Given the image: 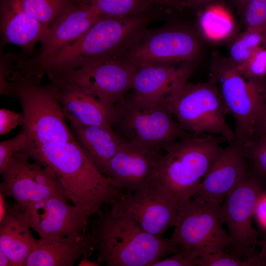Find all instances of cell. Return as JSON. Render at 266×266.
I'll return each mask as SVG.
<instances>
[{"instance_id": "cell-42", "label": "cell", "mask_w": 266, "mask_h": 266, "mask_svg": "<svg viewBox=\"0 0 266 266\" xmlns=\"http://www.w3.org/2000/svg\"><path fill=\"white\" fill-rule=\"evenodd\" d=\"M89 257L87 256H83L81 260L77 265L78 266H99V263H95L94 262L90 261L88 260Z\"/></svg>"}, {"instance_id": "cell-10", "label": "cell", "mask_w": 266, "mask_h": 266, "mask_svg": "<svg viewBox=\"0 0 266 266\" xmlns=\"http://www.w3.org/2000/svg\"><path fill=\"white\" fill-rule=\"evenodd\" d=\"M108 204L112 213L133 219L151 234L162 235L177 222V201L157 184L132 192L118 190Z\"/></svg>"}, {"instance_id": "cell-23", "label": "cell", "mask_w": 266, "mask_h": 266, "mask_svg": "<svg viewBox=\"0 0 266 266\" xmlns=\"http://www.w3.org/2000/svg\"><path fill=\"white\" fill-rule=\"evenodd\" d=\"M82 3L95 7L101 15L113 17L146 14L158 5L151 0H83Z\"/></svg>"}, {"instance_id": "cell-21", "label": "cell", "mask_w": 266, "mask_h": 266, "mask_svg": "<svg viewBox=\"0 0 266 266\" xmlns=\"http://www.w3.org/2000/svg\"><path fill=\"white\" fill-rule=\"evenodd\" d=\"M20 205H7L0 221V250L11 260L13 266H23L35 248L37 240L33 236Z\"/></svg>"}, {"instance_id": "cell-24", "label": "cell", "mask_w": 266, "mask_h": 266, "mask_svg": "<svg viewBox=\"0 0 266 266\" xmlns=\"http://www.w3.org/2000/svg\"><path fill=\"white\" fill-rule=\"evenodd\" d=\"M47 29L69 3L67 0H5Z\"/></svg>"}, {"instance_id": "cell-11", "label": "cell", "mask_w": 266, "mask_h": 266, "mask_svg": "<svg viewBox=\"0 0 266 266\" xmlns=\"http://www.w3.org/2000/svg\"><path fill=\"white\" fill-rule=\"evenodd\" d=\"M30 159L23 151L12 156L1 174L0 191L6 197L12 198L20 206L55 197L69 200L55 175Z\"/></svg>"}, {"instance_id": "cell-7", "label": "cell", "mask_w": 266, "mask_h": 266, "mask_svg": "<svg viewBox=\"0 0 266 266\" xmlns=\"http://www.w3.org/2000/svg\"><path fill=\"white\" fill-rule=\"evenodd\" d=\"M211 71L228 113L234 120V140L243 144L252 135L266 87L246 80L229 58L214 57Z\"/></svg>"}, {"instance_id": "cell-2", "label": "cell", "mask_w": 266, "mask_h": 266, "mask_svg": "<svg viewBox=\"0 0 266 266\" xmlns=\"http://www.w3.org/2000/svg\"><path fill=\"white\" fill-rule=\"evenodd\" d=\"M90 231L97 262L107 266H152L171 254L169 238L144 231L138 223L109 210L98 214Z\"/></svg>"}, {"instance_id": "cell-34", "label": "cell", "mask_w": 266, "mask_h": 266, "mask_svg": "<svg viewBox=\"0 0 266 266\" xmlns=\"http://www.w3.org/2000/svg\"><path fill=\"white\" fill-rule=\"evenodd\" d=\"M254 217L259 228L266 234V190L262 192L258 199Z\"/></svg>"}, {"instance_id": "cell-37", "label": "cell", "mask_w": 266, "mask_h": 266, "mask_svg": "<svg viewBox=\"0 0 266 266\" xmlns=\"http://www.w3.org/2000/svg\"><path fill=\"white\" fill-rule=\"evenodd\" d=\"M183 6L191 7H200L209 6L219 0H179Z\"/></svg>"}, {"instance_id": "cell-12", "label": "cell", "mask_w": 266, "mask_h": 266, "mask_svg": "<svg viewBox=\"0 0 266 266\" xmlns=\"http://www.w3.org/2000/svg\"><path fill=\"white\" fill-rule=\"evenodd\" d=\"M199 42L191 32L167 29L148 31L125 56L138 68L150 65L191 62L199 50Z\"/></svg>"}, {"instance_id": "cell-31", "label": "cell", "mask_w": 266, "mask_h": 266, "mask_svg": "<svg viewBox=\"0 0 266 266\" xmlns=\"http://www.w3.org/2000/svg\"><path fill=\"white\" fill-rule=\"evenodd\" d=\"M28 142L26 134L22 131L14 137L0 142V173L6 168L12 156L22 151Z\"/></svg>"}, {"instance_id": "cell-40", "label": "cell", "mask_w": 266, "mask_h": 266, "mask_svg": "<svg viewBox=\"0 0 266 266\" xmlns=\"http://www.w3.org/2000/svg\"><path fill=\"white\" fill-rule=\"evenodd\" d=\"M252 0H236L234 3L240 15H241L245 7Z\"/></svg>"}, {"instance_id": "cell-17", "label": "cell", "mask_w": 266, "mask_h": 266, "mask_svg": "<svg viewBox=\"0 0 266 266\" xmlns=\"http://www.w3.org/2000/svg\"><path fill=\"white\" fill-rule=\"evenodd\" d=\"M177 64L146 66L138 68L133 77L132 96L140 99L163 102L188 82L193 71L190 62Z\"/></svg>"}, {"instance_id": "cell-38", "label": "cell", "mask_w": 266, "mask_h": 266, "mask_svg": "<svg viewBox=\"0 0 266 266\" xmlns=\"http://www.w3.org/2000/svg\"><path fill=\"white\" fill-rule=\"evenodd\" d=\"M158 5L170 6L178 9L183 8L182 5L178 0H151Z\"/></svg>"}, {"instance_id": "cell-28", "label": "cell", "mask_w": 266, "mask_h": 266, "mask_svg": "<svg viewBox=\"0 0 266 266\" xmlns=\"http://www.w3.org/2000/svg\"><path fill=\"white\" fill-rule=\"evenodd\" d=\"M248 81L266 87V48L259 49L242 65L237 67Z\"/></svg>"}, {"instance_id": "cell-5", "label": "cell", "mask_w": 266, "mask_h": 266, "mask_svg": "<svg viewBox=\"0 0 266 266\" xmlns=\"http://www.w3.org/2000/svg\"><path fill=\"white\" fill-rule=\"evenodd\" d=\"M163 102L187 132L217 135L229 142L234 140L226 120L228 110L212 77L202 83H185Z\"/></svg>"}, {"instance_id": "cell-4", "label": "cell", "mask_w": 266, "mask_h": 266, "mask_svg": "<svg viewBox=\"0 0 266 266\" xmlns=\"http://www.w3.org/2000/svg\"><path fill=\"white\" fill-rule=\"evenodd\" d=\"M113 129L124 140L159 151L190 133L163 102L124 98L110 117Z\"/></svg>"}, {"instance_id": "cell-29", "label": "cell", "mask_w": 266, "mask_h": 266, "mask_svg": "<svg viewBox=\"0 0 266 266\" xmlns=\"http://www.w3.org/2000/svg\"><path fill=\"white\" fill-rule=\"evenodd\" d=\"M241 16L246 29L258 30L266 35V0H252Z\"/></svg>"}, {"instance_id": "cell-44", "label": "cell", "mask_w": 266, "mask_h": 266, "mask_svg": "<svg viewBox=\"0 0 266 266\" xmlns=\"http://www.w3.org/2000/svg\"><path fill=\"white\" fill-rule=\"evenodd\" d=\"M234 2L236 1V0H233Z\"/></svg>"}, {"instance_id": "cell-25", "label": "cell", "mask_w": 266, "mask_h": 266, "mask_svg": "<svg viewBox=\"0 0 266 266\" xmlns=\"http://www.w3.org/2000/svg\"><path fill=\"white\" fill-rule=\"evenodd\" d=\"M266 46V35L252 29L246 30L232 42L229 51L230 61L238 67L246 62L259 49Z\"/></svg>"}, {"instance_id": "cell-36", "label": "cell", "mask_w": 266, "mask_h": 266, "mask_svg": "<svg viewBox=\"0 0 266 266\" xmlns=\"http://www.w3.org/2000/svg\"><path fill=\"white\" fill-rule=\"evenodd\" d=\"M258 246L260 252L255 255L256 266H266V234L259 240Z\"/></svg>"}, {"instance_id": "cell-15", "label": "cell", "mask_w": 266, "mask_h": 266, "mask_svg": "<svg viewBox=\"0 0 266 266\" xmlns=\"http://www.w3.org/2000/svg\"><path fill=\"white\" fill-rule=\"evenodd\" d=\"M100 15L97 9L90 4H69L48 28L38 54L30 58L17 60L16 68L23 72L45 61L79 38Z\"/></svg>"}, {"instance_id": "cell-19", "label": "cell", "mask_w": 266, "mask_h": 266, "mask_svg": "<svg viewBox=\"0 0 266 266\" xmlns=\"http://www.w3.org/2000/svg\"><path fill=\"white\" fill-rule=\"evenodd\" d=\"M94 251L88 231L77 237L39 238L23 266H72L83 256L89 257Z\"/></svg>"}, {"instance_id": "cell-22", "label": "cell", "mask_w": 266, "mask_h": 266, "mask_svg": "<svg viewBox=\"0 0 266 266\" xmlns=\"http://www.w3.org/2000/svg\"><path fill=\"white\" fill-rule=\"evenodd\" d=\"M67 121L85 154L93 165L103 174L106 165L124 140L113 128Z\"/></svg>"}, {"instance_id": "cell-39", "label": "cell", "mask_w": 266, "mask_h": 266, "mask_svg": "<svg viewBox=\"0 0 266 266\" xmlns=\"http://www.w3.org/2000/svg\"><path fill=\"white\" fill-rule=\"evenodd\" d=\"M5 198L3 194L0 191V221L4 218L7 209Z\"/></svg>"}, {"instance_id": "cell-43", "label": "cell", "mask_w": 266, "mask_h": 266, "mask_svg": "<svg viewBox=\"0 0 266 266\" xmlns=\"http://www.w3.org/2000/svg\"><path fill=\"white\" fill-rule=\"evenodd\" d=\"M69 3H82L83 0H67Z\"/></svg>"}, {"instance_id": "cell-13", "label": "cell", "mask_w": 266, "mask_h": 266, "mask_svg": "<svg viewBox=\"0 0 266 266\" xmlns=\"http://www.w3.org/2000/svg\"><path fill=\"white\" fill-rule=\"evenodd\" d=\"M159 152L124 140L106 165L103 174L120 191L149 187L155 184L161 155Z\"/></svg>"}, {"instance_id": "cell-18", "label": "cell", "mask_w": 266, "mask_h": 266, "mask_svg": "<svg viewBox=\"0 0 266 266\" xmlns=\"http://www.w3.org/2000/svg\"><path fill=\"white\" fill-rule=\"evenodd\" d=\"M50 81L67 121L112 128L107 112L97 100L73 83L62 79Z\"/></svg>"}, {"instance_id": "cell-1", "label": "cell", "mask_w": 266, "mask_h": 266, "mask_svg": "<svg viewBox=\"0 0 266 266\" xmlns=\"http://www.w3.org/2000/svg\"><path fill=\"white\" fill-rule=\"evenodd\" d=\"M146 14L124 17L100 15L79 38L33 68L37 75L59 78L95 62L125 57L147 31Z\"/></svg>"}, {"instance_id": "cell-41", "label": "cell", "mask_w": 266, "mask_h": 266, "mask_svg": "<svg viewBox=\"0 0 266 266\" xmlns=\"http://www.w3.org/2000/svg\"><path fill=\"white\" fill-rule=\"evenodd\" d=\"M0 266H13L10 259L0 250Z\"/></svg>"}, {"instance_id": "cell-9", "label": "cell", "mask_w": 266, "mask_h": 266, "mask_svg": "<svg viewBox=\"0 0 266 266\" xmlns=\"http://www.w3.org/2000/svg\"><path fill=\"white\" fill-rule=\"evenodd\" d=\"M137 69L124 57L90 64L56 79L78 86L102 105L110 118L115 107L132 89Z\"/></svg>"}, {"instance_id": "cell-14", "label": "cell", "mask_w": 266, "mask_h": 266, "mask_svg": "<svg viewBox=\"0 0 266 266\" xmlns=\"http://www.w3.org/2000/svg\"><path fill=\"white\" fill-rule=\"evenodd\" d=\"M67 200L55 197L20 206L29 225L39 238L81 236L88 231L89 218Z\"/></svg>"}, {"instance_id": "cell-16", "label": "cell", "mask_w": 266, "mask_h": 266, "mask_svg": "<svg viewBox=\"0 0 266 266\" xmlns=\"http://www.w3.org/2000/svg\"><path fill=\"white\" fill-rule=\"evenodd\" d=\"M250 169L242 144L234 140L221 148L193 198L221 204Z\"/></svg>"}, {"instance_id": "cell-8", "label": "cell", "mask_w": 266, "mask_h": 266, "mask_svg": "<svg viewBox=\"0 0 266 266\" xmlns=\"http://www.w3.org/2000/svg\"><path fill=\"white\" fill-rule=\"evenodd\" d=\"M265 184L250 168L221 204L220 216L232 240V254L242 259L256 254L254 251L259 242V233L252 222L257 201Z\"/></svg>"}, {"instance_id": "cell-3", "label": "cell", "mask_w": 266, "mask_h": 266, "mask_svg": "<svg viewBox=\"0 0 266 266\" xmlns=\"http://www.w3.org/2000/svg\"><path fill=\"white\" fill-rule=\"evenodd\" d=\"M226 140L213 134H191L178 139L161 155L155 178L178 204L192 198Z\"/></svg>"}, {"instance_id": "cell-35", "label": "cell", "mask_w": 266, "mask_h": 266, "mask_svg": "<svg viewBox=\"0 0 266 266\" xmlns=\"http://www.w3.org/2000/svg\"><path fill=\"white\" fill-rule=\"evenodd\" d=\"M265 135H266V97L259 112L250 139Z\"/></svg>"}, {"instance_id": "cell-30", "label": "cell", "mask_w": 266, "mask_h": 266, "mask_svg": "<svg viewBox=\"0 0 266 266\" xmlns=\"http://www.w3.org/2000/svg\"><path fill=\"white\" fill-rule=\"evenodd\" d=\"M197 266H255L254 257L242 259L221 250L198 258Z\"/></svg>"}, {"instance_id": "cell-6", "label": "cell", "mask_w": 266, "mask_h": 266, "mask_svg": "<svg viewBox=\"0 0 266 266\" xmlns=\"http://www.w3.org/2000/svg\"><path fill=\"white\" fill-rule=\"evenodd\" d=\"M221 204L195 198L178 204L177 222L169 238L172 254L198 259L231 247L220 216Z\"/></svg>"}, {"instance_id": "cell-20", "label": "cell", "mask_w": 266, "mask_h": 266, "mask_svg": "<svg viewBox=\"0 0 266 266\" xmlns=\"http://www.w3.org/2000/svg\"><path fill=\"white\" fill-rule=\"evenodd\" d=\"M0 21L2 45L15 44L30 56L36 43L42 42L48 32L41 23L5 0H0Z\"/></svg>"}, {"instance_id": "cell-27", "label": "cell", "mask_w": 266, "mask_h": 266, "mask_svg": "<svg viewBox=\"0 0 266 266\" xmlns=\"http://www.w3.org/2000/svg\"><path fill=\"white\" fill-rule=\"evenodd\" d=\"M241 144L251 170L266 184V135Z\"/></svg>"}, {"instance_id": "cell-26", "label": "cell", "mask_w": 266, "mask_h": 266, "mask_svg": "<svg viewBox=\"0 0 266 266\" xmlns=\"http://www.w3.org/2000/svg\"><path fill=\"white\" fill-rule=\"evenodd\" d=\"M200 27L208 38L220 39L230 35L233 29V24L229 15L220 7H208L200 14Z\"/></svg>"}, {"instance_id": "cell-33", "label": "cell", "mask_w": 266, "mask_h": 266, "mask_svg": "<svg viewBox=\"0 0 266 266\" xmlns=\"http://www.w3.org/2000/svg\"><path fill=\"white\" fill-rule=\"evenodd\" d=\"M198 260V259L176 253L171 257L155 262L152 266H196Z\"/></svg>"}, {"instance_id": "cell-32", "label": "cell", "mask_w": 266, "mask_h": 266, "mask_svg": "<svg viewBox=\"0 0 266 266\" xmlns=\"http://www.w3.org/2000/svg\"><path fill=\"white\" fill-rule=\"evenodd\" d=\"M24 116L22 113H17L6 108L0 109V134L6 135L17 126L22 125Z\"/></svg>"}]
</instances>
